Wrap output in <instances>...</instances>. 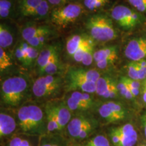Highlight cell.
I'll use <instances>...</instances> for the list:
<instances>
[{"label": "cell", "mask_w": 146, "mask_h": 146, "mask_svg": "<svg viewBox=\"0 0 146 146\" xmlns=\"http://www.w3.org/2000/svg\"><path fill=\"white\" fill-rule=\"evenodd\" d=\"M26 53L27 56V65H30L35 60L37 59L38 56L39 55V53L38 52L37 49L30 45H29V47Z\"/></svg>", "instance_id": "34"}, {"label": "cell", "mask_w": 146, "mask_h": 146, "mask_svg": "<svg viewBox=\"0 0 146 146\" xmlns=\"http://www.w3.org/2000/svg\"><path fill=\"white\" fill-rule=\"evenodd\" d=\"M91 45H93L92 41H89L87 44L83 45L75 54L73 55V59L75 60L76 62H82V60H83L84 56H85V53H86L87 50H88L89 46Z\"/></svg>", "instance_id": "32"}, {"label": "cell", "mask_w": 146, "mask_h": 146, "mask_svg": "<svg viewBox=\"0 0 146 146\" xmlns=\"http://www.w3.org/2000/svg\"><path fill=\"white\" fill-rule=\"evenodd\" d=\"M41 146H58L57 145H56V144H52V143H45L44 145H41Z\"/></svg>", "instance_id": "42"}, {"label": "cell", "mask_w": 146, "mask_h": 146, "mask_svg": "<svg viewBox=\"0 0 146 146\" xmlns=\"http://www.w3.org/2000/svg\"><path fill=\"white\" fill-rule=\"evenodd\" d=\"M94 45H91L89 46L88 50L85 53V56H84L83 60H82V64L85 66L91 65L94 60Z\"/></svg>", "instance_id": "35"}, {"label": "cell", "mask_w": 146, "mask_h": 146, "mask_svg": "<svg viewBox=\"0 0 146 146\" xmlns=\"http://www.w3.org/2000/svg\"><path fill=\"white\" fill-rule=\"evenodd\" d=\"M125 55L132 62H137L146 58V38L132 39L126 45Z\"/></svg>", "instance_id": "11"}, {"label": "cell", "mask_w": 146, "mask_h": 146, "mask_svg": "<svg viewBox=\"0 0 146 146\" xmlns=\"http://www.w3.org/2000/svg\"><path fill=\"white\" fill-rule=\"evenodd\" d=\"M53 108L56 114L59 131H61L66 126L68 125L69 122L70 121L71 111L67 107L66 104L64 103L53 106Z\"/></svg>", "instance_id": "14"}, {"label": "cell", "mask_w": 146, "mask_h": 146, "mask_svg": "<svg viewBox=\"0 0 146 146\" xmlns=\"http://www.w3.org/2000/svg\"><path fill=\"white\" fill-rule=\"evenodd\" d=\"M30 143L26 139L21 137H14L11 140L9 146H27Z\"/></svg>", "instance_id": "37"}, {"label": "cell", "mask_w": 146, "mask_h": 146, "mask_svg": "<svg viewBox=\"0 0 146 146\" xmlns=\"http://www.w3.org/2000/svg\"><path fill=\"white\" fill-rule=\"evenodd\" d=\"M27 146H32V145H31V144H29V145H28Z\"/></svg>", "instance_id": "45"}, {"label": "cell", "mask_w": 146, "mask_h": 146, "mask_svg": "<svg viewBox=\"0 0 146 146\" xmlns=\"http://www.w3.org/2000/svg\"><path fill=\"white\" fill-rule=\"evenodd\" d=\"M43 0H21L19 10L25 16H31Z\"/></svg>", "instance_id": "20"}, {"label": "cell", "mask_w": 146, "mask_h": 146, "mask_svg": "<svg viewBox=\"0 0 146 146\" xmlns=\"http://www.w3.org/2000/svg\"><path fill=\"white\" fill-rule=\"evenodd\" d=\"M96 93L102 98L112 99L119 94L117 84L109 76H100L96 82Z\"/></svg>", "instance_id": "12"}, {"label": "cell", "mask_w": 146, "mask_h": 146, "mask_svg": "<svg viewBox=\"0 0 146 146\" xmlns=\"http://www.w3.org/2000/svg\"><path fill=\"white\" fill-rule=\"evenodd\" d=\"M118 57V50L116 46H108L94 52V60L96 62L107 59L116 60Z\"/></svg>", "instance_id": "18"}, {"label": "cell", "mask_w": 146, "mask_h": 146, "mask_svg": "<svg viewBox=\"0 0 146 146\" xmlns=\"http://www.w3.org/2000/svg\"><path fill=\"white\" fill-rule=\"evenodd\" d=\"M83 9L79 3H69L53 11L51 19L56 26L64 27L75 21L81 15Z\"/></svg>", "instance_id": "5"}, {"label": "cell", "mask_w": 146, "mask_h": 146, "mask_svg": "<svg viewBox=\"0 0 146 146\" xmlns=\"http://www.w3.org/2000/svg\"><path fill=\"white\" fill-rule=\"evenodd\" d=\"M109 0H83V3L89 10L94 11L108 3Z\"/></svg>", "instance_id": "26"}, {"label": "cell", "mask_w": 146, "mask_h": 146, "mask_svg": "<svg viewBox=\"0 0 146 146\" xmlns=\"http://www.w3.org/2000/svg\"><path fill=\"white\" fill-rule=\"evenodd\" d=\"M141 98L143 102L145 104H146V78L143 80L141 83Z\"/></svg>", "instance_id": "39"}, {"label": "cell", "mask_w": 146, "mask_h": 146, "mask_svg": "<svg viewBox=\"0 0 146 146\" xmlns=\"http://www.w3.org/2000/svg\"><path fill=\"white\" fill-rule=\"evenodd\" d=\"M141 124L142 127H143L144 135H145V137L146 139V110L141 116Z\"/></svg>", "instance_id": "41"}, {"label": "cell", "mask_w": 146, "mask_h": 146, "mask_svg": "<svg viewBox=\"0 0 146 146\" xmlns=\"http://www.w3.org/2000/svg\"><path fill=\"white\" fill-rule=\"evenodd\" d=\"M91 41V40L89 38L81 35H78L71 36L67 40L66 44V52L72 57L73 55L75 54L83 45L87 44Z\"/></svg>", "instance_id": "17"}, {"label": "cell", "mask_w": 146, "mask_h": 146, "mask_svg": "<svg viewBox=\"0 0 146 146\" xmlns=\"http://www.w3.org/2000/svg\"><path fill=\"white\" fill-rule=\"evenodd\" d=\"M47 118V130L49 133L59 131L56 114H55L53 106L47 108L46 110Z\"/></svg>", "instance_id": "21"}, {"label": "cell", "mask_w": 146, "mask_h": 146, "mask_svg": "<svg viewBox=\"0 0 146 146\" xmlns=\"http://www.w3.org/2000/svg\"><path fill=\"white\" fill-rule=\"evenodd\" d=\"M50 33V29L47 27L39 26V27H27L22 31V36L26 41L43 35H48Z\"/></svg>", "instance_id": "19"}, {"label": "cell", "mask_w": 146, "mask_h": 146, "mask_svg": "<svg viewBox=\"0 0 146 146\" xmlns=\"http://www.w3.org/2000/svg\"><path fill=\"white\" fill-rule=\"evenodd\" d=\"M100 73L94 69L71 68L67 74V81H84L96 83L100 78Z\"/></svg>", "instance_id": "13"}, {"label": "cell", "mask_w": 146, "mask_h": 146, "mask_svg": "<svg viewBox=\"0 0 146 146\" xmlns=\"http://www.w3.org/2000/svg\"><path fill=\"white\" fill-rule=\"evenodd\" d=\"M66 104L70 111H84L93 106L94 100L90 94L74 91L67 98Z\"/></svg>", "instance_id": "10"}, {"label": "cell", "mask_w": 146, "mask_h": 146, "mask_svg": "<svg viewBox=\"0 0 146 146\" xmlns=\"http://www.w3.org/2000/svg\"><path fill=\"white\" fill-rule=\"evenodd\" d=\"M16 123L10 115L1 112L0 114V136H8L16 130Z\"/></svg>", "instance_id": "16"}, {"label": "cell", "mask_w": 146, "mask_h": 146, "mask_svg": "<svg viewBox=\"0 0 146 146\" xmlns=\"http://www.w3.org/2000/svg\"><path fill=\"white\" fill-rule=\"evenodd\" d=\"M18 125L24 133L35 134L41 132L43 126V112L39 106H23L17 113Z\"/></svg>", "instance_id": "3"}, {"label": "cell", "mask_w": 146, "mask_h": 146, "mask_svg": "<svg viewBox=\"0 0 146 146\" xmlns=\"http://www.w3.org/2000/svg\"><path fill=\"white\" fill-rule=\"evenodd\" d=\"M120 79L125 82L128 85V87H129L135 98L137 97L139 95L141 94V83L139 81L131 79V78L127 77V76H122Z\"/></svg>", "instance_id": "23"}, {"label": "cell", "mask_w": 146, "mask_h": 146, "mask_svg": "<svg viewBox=\"0 0 146 146\" xmlns=\"http://www.w3.org/2000/svg\"><path fill=\"white\" fill-rule=\"evenodd\" d=\"M100 146H110V143H108V144H105V145H100Z\"/></svg>", "instance_id": "44"}, {"label": "cell", "mask_w": 146, "mask_h": 146, "mask_svg": "<svg viewBox=\"0 0 146 146\" xmlns=\"http://www.w3.org/2000/svg\"><path fill=\"white\" fill-rule=\"evenodd\" d=\"M59 66L60 60L58 54L56 56H55L52 61L46 66L43 73H45L47 74V75H54L57 72L58 68H59Z\"/></svg>", "instance_id": "24"}, {"label": "cell", "mask_w": 146, "mask_h": 146, "mask_svg": "<svg viewBox=\"0 0 146 146\" xmlns=\"http://www.w3.org/2000/svg\"><path fill=\"white\" fill-rule=\"evenodd\" d=\"M118 93L121 96L127 100H133L135 98L128 85L120 78V81L117 84Z\"/></svg>", "instance_id": "25"}, {"label": "cell", "mask_w": 146, "mask_h": 146, "mask_svg": "<svg viewBox=\"0 0 146 146\" xmlns=\"http://www.w3.org/2000/svg\"><path fill=\"white\" fill-rule=\"evenodd\" d=\"M12 2L10 0H0V17L7 18L10 15Z\"/></svg>", "instance_id": "29"}, {"label": "cell", "mask_w": 146, "mask_h": 146, "mask_svg": "<svg viewBox=\"0 0 146 146\" xmlns=\"http://www.w3.org/2000/svg\"><path fill=\"white\" fill-rule=\"evenodd\" d=\"M86 27L91 37L96 41L107 42L117 37L112 21L104 15L97 14L88 18Z\"/></svg>", "instance_id": "2"}, {"label": "cell", "mask_w": 146, "mask_h": 146, "mask_svg": "<svg viewBox=\"0 0 146 146\" xmlns=\"http://www.w3.org/2000/svg\"><path fill=\"white\" fill-rule=\"evenodd\" d=\"M96 124L90 118L78 116L71 118L67 125L68 134L76 139H83L89 136L95 130Z\"/></svg>", "instance_id": "7"}, {"label": "cell", "mask_w": 146, "mask_h": 146, "mask_svg": "<svg viewBox=\"0 0 146 146\" xmlns=\"http://www.w3.org/2000/svg\"><path fill=\"white\" fill-rule=\"evenodd\" d=\"M109 138L113 146H135L138 135L134 126L127 123L111 129Z\"/></svg>", "instance_id": "4"}, {"label": "cell", "mask_w": 146, "mask_h": 146, "mask_svg": "<svg viewBox=\"0 0 146 146\" xmlns=\"http://www.w3.org/2000/svg\"><path fill=\"white\" fill-rule=\"evenodd\" d=\"M111 16L120 27L125 29H131L142 22V16L137 11L133 10L123 5H118L112 8Z\"/></svg>", "instance_id": "6"}, {"label": "cell", "mask_w": 146, "mask_h": 146, "mask_svg": "<svg viewBox=\"0 0 146 146\" xmlns=\"http://www.w3.org/2000/svg\"><path fill=\"white\" fill-rule=\"evenodd\" d=\"M28 84L22 76L8 78L1 83V99L3 104L16 106L21 103L27 91Z\"/></svg>", "instance_id": "1"}, {"label": "cell", "mask_w": 146, "mask_h": 146, "mask_svg": "<svg viewBox=\"0 0 146 146\" xmlns=\"http://www.w3.org/2000/svg\"><path fill=\"white\" fill-rule=\"evenodd\" d=\"M15 55H16V57L17 58V59L19 60L20 62H21L22 63L24 64L27 65V53L25 52L20 46H18L17 48H16Z\"/></svg>", "instance_id": "36"}, {"label": "cell", "mask_w": 146, "mask_h": 146, "mask_svg": "<svg viewBox=\"0 0 146 146\" xmlns=\"http://www.w3.org/2000/svg\"><path fill=\"white\" fill-rule=\"evenodd\" d=\"M12 66L10 56L5 52L4 49L0 47V70L2 72Z\"/></svg>", "instance_id": "27"}, {"label": "cell", "mask_w": 146, "mask_h": 146, "mask_svg": "<svg viewBox=\"0 0 146 146\" xmlns=\"http://www.w3.org/2000/svg\"><path fill=\"white\" fill-rule=\"evenodd\" d=\"M48 3V1H46V0H43L31 16H33V17H43V16H46V14L48 13L49 11Z\"/></svg>", "instance_id": "28"}, {"label": "cell", "mask_w": 146, "mask_h": 146, "mask_svg": "<svg viewBox=\"0 0 146 146\" xmlns=\"http://www.w3.org/2000/svg\"><path fill=\"white\" fill-rule=\"evenodd\" d=\"M13 43V36L7 27L1 24L0 26V47L3 49L9 47Z\"/></svg>", "instance_id": "22"}, {"label": "cell", "mask_w": 146, "mask_h": 146, "mask_svg": "<svg viewBox=\"0 0 146 146\" xmlns=\"http://www.w3.org/2000/svg\"><path fill=\"white\" fill-rule=\"evenodd\" d=\"M133 8L140 13L146 12V0H127Z\"/></svg>", "instance_id": "33"}, {"label": "cell", "mask_w": 146, "mask_h": 146, "mask_svg": "<svg viewBox=\"0 0 146 146\" xmlns=\"http://www.w3.org/2000/svg\"><path fill=\"white\" fill-rule=\"evenodd\" d=\"M50 4L54 5H62L64 3L68 2V1H72V0H47Z\"/></svg>", "instance_id": "40"}, {"label": "cell", "mask_w": 146, "mask_h": 146, "mask_svg": "<svg viewBox=\"0 0 146 146\" xmlns=\"http://www.w3.org/2000/svg\"><path fill=\"white\" fill-rule=\"evenodd\" d=\"M49 36H50V34L39 35V36H36V37L33 38L29 40V41L27 42L30 45H31V46L37 49L38 47H42L43 45H44L45 41H47V39H48Z\"/></svg>", "instance_id": "30"}, {"label": "cell", "mask_w": 146, "mask_h": 146, "mask_svg": "<svg viewBox=\"0 0 146 146\" xmlns=\"http://www.w3.org/2000/svg\"><path fill=\"white\" fill-rule=\"evenodd\" d=\"M98 112L102 118L108 123H114L123 120L127 112L121 104L115 102H108L99 108Z\"/></svg>", "instance_id": "9"}, {"label": "cell", "mask_w": 146, "mask_h": 146, "mask_svg": "<svg viewBox=\"0 0 146 146\" xmlns=\"http://www.w3.org/2000/svg\"><path fill=\"white\" fill-rule=\"evenodd\" d=\"M128 77L131 79L139 81V68L135 62H131L127 66Z\"/></svg>", "instance_id": "31"}, {"label": "cell", "mask_w": 146, "mask_h": 146, "mask_svg": "<svg viewBox=\"0 0 146 146\" xmlns=\"http://www.w3.org/2000/svg\"><path fill=\"white\" fill-rule=\"evenodd\" d=\"M60 85L61 79L58 76L54 75L40 76L34 82L33 93L36 98H46L56 92Z\"/></svg>", "instance_id": "8"}, {"label": "cell", "mask_w": 146, "mask_h": 146, "mask_svg": "<svg viewBox=\"0 0 146 146\" xmlns=\"http://www.w3.org/2000/svg\"><path fill=\"white\" fill-rule=\"evenodd\" d=\"M58 54L57 49L54 46H50L44 49L39 53L38 58L36 59L38 70L39 73L43 72L46 66L52 61L53 58Z\"/></svg>", "instance_id": "15"}, {"label": "cell", "mask_w": 146, "mask_h": 146, "mask_svg": "<svg viewBox=\"0 0 146 146\" xmlns=\"http://www.w3.org/2000/svg\"><path fill=\"white\" fill-rule=\"evenodd\" d=\"M115 60L113 59H107L104 60H102V61L98 62H96L97 66L100 69H105L107 67H108L109 66L112 65L113 63L114 62Z\"/></svg>", "instance_id": "38"}, {"label": "cell", "mask_w": 146, "mask_h": 146, "mask_svg": "<svg viewBox=\"0 0 146 146\" xmlns=\"http://www.w3.org/2000/svg\"><path fill=\"white\" fill-rule=\"evenodd\" d=\"M137 146H146V144H145V143H141V144H139V145H137Z\"/></svg>", "instance_id": "43"}]
</instances>
